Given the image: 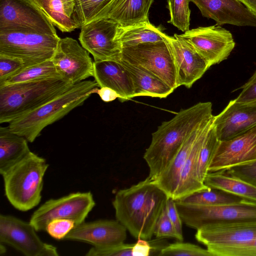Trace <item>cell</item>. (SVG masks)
<instances>
[{"mask_svg":"<svg viewBox=\"0 0 256 256\" xmlns=\"http://www.w3.org/2000/svg\"><path fill=\"white\" fill-rule=\"evenodd\" d=\"M165 209L168 216L174 226L181 241H182L184 239L182 228V221L178 210L175 200L168 197L166 204Z\"/></svg>","mask_w":256,"mask_h":256,"instance_id":"43","label":"cell"},{"mask_svg":"<svg viewBox=\"0 0 256 256\" xmlns=\"http://www.w3.org/2000/svg\"><path fill=\"white\" fill-rule=\"evenodd\" d=\"M246 200L224 190L209 187L176 200L186 204L217 206L237 204Z\"/></svg>","mask_w":256,"mask_h":256,"instance_id":"30","label":"cell"},{"mask_svg":"<svg viewBox=\"0 0 256 256\" xmlns=\"http://www.w3.org/2000/svg\"><path fill=\"white\" fill-rule=\"evenodd\" d=\"M154 235L157 238H172L181 241L174 226L168 216L165 207L156 222Z\"/></svg>","mask_w":256,"mask_h":256,"instance_id":"40","label":"cell"},{"mask_svg":"<svg viewBox=\"0 0 256 256\" xmlns=\"http://www.w3.org/2000/svg\"><path fill=\"white\" fill-rule=\"evenodd\" d=\"M206 248L212 256H256V238L241 243Z\"/></svg>","mask_w":256,"mask_h":256,"instance_id":"35","label":"cell"},{"mask_svg":"<svg viewBox=\"0 0 256 256\" xmlns=\"http://www.w3.org/2000/svg\"><path fill=\"white\" fill-rule=\"evenodd\" d=\"M190 0H167V8L170 16L168 22L185 32L190 30Z\"/></svg>","mask_w":256,"mask_h":256,"instance_id":"34","label":"cell"},{"mask_svg":"<svg viewBox=\"0 0 256 256\" xmlns=\"http://www.w3.org/2000/svg\"><path fill=\"white\" fill-rule=\"evenodd\" d=\"M256 161V126L232 138L220 141L208 172L224 170Z\"/></svg>","mask_w":256,"mask_h":256,"instance_id":"16","label":"cell"},{"mask_svg":"<svg viewBox=\"0 0 256 256\" xmlns=\"http://www.w3.org/2000/svg\"><path fill=\"white\" fill-rule=\"evenodd\" d=\"M240 88L241 92L234 100L238 102L256 104V71Z\"/></svg>","mask_w":256,"mask_h":256,"instance_id":"42","label":"cell"},{"mask_svg":"<svg viewBox=\"0 0 256 256\" xmlns=\"http://www.w3.org/2000/svg\"><path fill=\"white\" fill-rule=\"evenodd\" d=\"M52 24L62 32L81 27L76 13V0H32Z\"/></svg>","mask_w":256,"mask_h":256,"instance_id":"24","label":"cell"},{"mask_svg":"<svg viewBox=\"0 0 256 256\" xmlns=\"http://www.w3.org/2000/svg\"><path fill=\"white\" fill-rule=\"evenodd\" d=\"M130 75L134 86V98L148 96L166 98L174 90L162 80L140 68L119 60Z\"/></svg>","mask_w":256,"mask_h":256,"instance_id":"25","label":"cell"},{"mask_svg":"<svg viewBox=\"0 0 256 256\" xmlns=\"http://www.w3.org/2000/svg\"><path fill=\"white\" fill-rule=\"evenodd\" d=\"M219 142L212 124L200 148L198 159L197 174L198 179L203 183Z\"/></svg>","mask_w":256,"mask_h":256,"instance_id":"33","label":"cell"},{"mask_svg":"<svg viewBox=\"0 0 256 256\" xmlns=\"http://www.w3.org/2000/svg\"><path fill=\"white\" fill-rule=\"evenodd\" d=\"M90 53L70 37L60 38L51 59L61 77L74 84L94 76V62Z\"/></svg>","mask_w":256,"mask_h":256,"instance_id":"14","label":"cell"},{"mask_svg":"<svg viewBox=\"0 0 256 256\" xmlns=\"http://www.w3.org/2000/svg\"><path fill=\"white\" fill-rule=\"evenodd\" d=\"M162 28L152 24L149 20L138 24L122 26H119L116 40L122 47L164 40Z\"/></svg>","mask_w":256,"mask_h":256,"instance_id":"28","label":"cell"},{"mask_svg":"<svg viewBox=\"0 0 256 256\" xmlns=\"http://www.w3.org/2000/svg\"><path fill=\"white\" fill-rule=\"evenodd\" d=\"M175 202L182 221L196 230L208 226L256 220V203L248 200L217 206Z\"/></svg>","mask_w":256,"mask_h":256,"instance_id":"6","label":"cell"},{"mask_svg":"<svg viewBox=\"0 0 256 256\" xmlns=\"http://www.w3.org/2000/svg\"><path fill=\"white\" fill-rule=\"evenodd\" d=\"M134 244H122L103 248H91L86 254L87 256H133Z\"/></svg>","mask_w":256,"mask_h":256,"instance_id":"39","label":"cell"},{"mask_svg":"<svg viewBox=\"0 0 256 256\" xmlns=\"http://www.w3.org/2000/svg\"><path fill=\"white\" fill-rule=\"evenodd\" d=\"M114 0H76V13L81 26L94 20L106 18Z\"/></svg>","mask_w":256,"mask_h":256,"instance_id":"32","label":"cell"},{"mask_svg":"<svg viewBox=\"0 0 256 256\" xmlns=\"http://www.w3.org/2000/svg\"><path fill=\"white\" fill-rule=\"evenodd\" d=\"M95 205L90 192L70 193L46 201L34 212L30 222L37 232L45 231L48 224L58 218L71 220L78 225L85 222Z\"/></svg>","mask_w":256,"mask_h":256,"instance_id":"9","label":"cell"},{"mask_svg":"<svg viewBox=\"0 0 256 256\" xmlns=\"http://www.w3.org/2000/svg\"><path fill=\"white\" fill-rule=\"evenodd\" d=\"M93 77L98 87H108L116 91L121 102L134 98L132 80L120 61L94 62Z\"/></svg>","mask_w":256,"mask_h":256,"instance_id":"21","label":"cell"},{"mask_svg":"<svg viewBox=\"0 0 256 256\" xmlns=\"http://www.w3.org/2000/svg\"><path fill=\"white\" fill-rule=\"evenodd\" d=\"M212 126L219 141L238 136L256 126V104L232 100L214 116Z\"/></svg>","mask_w":256,"mask_h":256,"instance_id":"18","label":"cell"},{"mask_svg":"<svg viewBox=\"0 0 256 256\" xmlns=\"http://www.w3.org/2000/svg\"><path fill=\"white\" fill-rule=\"evenodd\" d=\"M213 117L190 134L167 168L154 180L156 184L168 197L174 200L182 170L186 160L200 132Z\"/></svg>","mask_w":256,"mask_h":256,"instance_id":"22","label":"cell"},{"mask_svg":"<svg viewBox=\"0 0 256 256\" xmlns=\"http://www.w3.org/2000/svg\"><path fill=\"white\" fill-rule=\"evenodd\" d=\"M158 256H212L208 250L198 246L179 241L161 248Z\"/></svg>","mask_w":256,"mask_h":256,"instance_id":"36","label":"cell"},{"mask_svg":"<svg viewBox=\"0 0 256 256\" xmlns=\"http://www.w3.org/2000/svg\"><path fill=\"white\" fill-rule=\"evenodd\" d=\"M152 248L147 240L138 238L134 244L132 248L133 256H148L150 254Z\"/></svg>","mask_w":256,"mask_h":256,"instance_id":"44","label":"cell"},{"mask_svg":"<svg viewBox=\"0 0 256 256\" xmlns=\"http://www.w3.org/2000/svg\"><path fill=\"white\" fill-rule=\"evenodd\" d=\"M119 24L104 18L82 26L78 40L82 46L92 54L94 62L118 61L122 46L116 40Z\"/></svg>","mask_w":256,"mask_h":256,"instance_id":"12","label":"cell"},{"mask_svg":"<svg viewBox=\"0 0 256 256\" xmlns=\"http://www.w3.org/2000/svg\"><path fill=\"white\" fill-rule=\"evenodd\" d=\"M96 94L104 102H108L119 98L120 96L112 89L108 87H102L98 88Z\"/></svg>","mask_w":256,"mask_h":256,"instance_id":"45","label":"cell"},{"mask_svg":"<svg viewBox=\"0 0 256 256\" xmlns=\"http://www.w3.org/2000/svg\"><path fill=\"white\" fill-rule=\"evenodd\" d=\"M256 15V0H238Z\"/></svg>","mask_w":256,"mask_h":256,"instance_id":"46","label":"cell"},{"mask_svg":"<svg viewBox=\"0 0 256 256\" xmlns=\"http://www.w3.org/2000/svg\"><path fill=\"white\" fill-rule=\"evenodd\" d=\"M28 140L8 126L0 127V174H2L30 152Z\"/></svg>","mask_w":256,"mask_h":256,"instance_id":"27","label":"cell"},{"mask_svg":"<svg viewBox=\"0 0 256 256\" xmlns=\"http://www.w3.org/2000/svg\"><path fill=\"white\" fill-rule=\"evenodd\" d=\"M195 238L206 247L246 242L256 238V220L204 228Z\"/></svg>","mask_w":256,"mask_h":256,"instance_id":"20","label":"cell"},{"mask_svg":"<svg viewBox=\"0 0 256 256\" xmlns=\"http://www.w3.org/2000/svg\"><path fill=\"white\" fill-rule=\"evenodd\" d=\"M163 38L171 52L175 66L178 88H190L210 68L206 60L187 42L174 34L164 32Z\"/></svg>","mask_w":256,"mask_h":256,"instance_id":"15","label":"cell"},{"mask_svg":"<svg viewBox=\"0 0 256 256\" xmlns=\"http://www.w3.org/2000/svg\"><path fill=\"white\" fill-rule=\"evenodd\" d=\"M6 252V249L4 246V244L0 242V254H4Z\"/></svg>","mask_w":256,"mask_h":256,"instance_id":"47","label":"cell"},{"mask_svg":"<svg viewBox=\"0 0 256 256\" xmlns=\"http://www.w3.org/2000/svg\"><path fill=\"white\" fill-rule=\"evenodd\" d=\"M48 166L44 158L30 151L2 174L5 196L15 208L26 212L39 204Z\"/></svg>","mask_w":256,"mask_h":256,"instance_id":"5","label":"cell"},{"mask_svg":"<svg viewBox=\"0 0 256 256\" xmlns=\"http://www.w3.org/2000/svg\"><path fill=\"white\" fill-rule=\"evenodd\" d=\"M217 24L256 27V15L238 0H190Z\"/></svg>","mask_w":256,"mask_h":256,"instance_id":"19","label":"cell"},{"mask_svg":"<svg viewBox=\"0 0 256 256\" xmlns=\"http://www.w3.org/2000/svg\"><path fill=\"white\" fill-rule=\"evenodd\" d=\"M120 60L143 68L174 90L178 88L174 64L164 40L122 47Z\"/></svg>","mask_w":256,"mask_h":256,"instance_id":"8","label":"cell"},{"mask_svg":"<svg viewBox=\"0 0 256 256\" xmlns=\"http://www.w3.org/2000/svg\"><path fill=\"white\" fill-rule=\"evenodd\" d=\"M179 36L190 44L210 67L226 60L236 44L230 32L217 24L190 29Z\"/></svg>","mask_w":256,"mask_h":256,"instance_id":"13","label":"cell"},{"mask_svg":"<svg viewBox=\"0 0 256 256\" xmlns=\"http://www.w3.org/2000/svg\"><path fill=\"white\" fill-rule=\"evenodd\" d=\"M36 232L30 222L0 214V242L26 256H58L57 248L43 242Z\"/></svg>","mask_w":256,"mask_h":256,"instance_id":"10","label":"cell"},{"mask_svg":"<svg viewBox=\"0 0 256 256\" xmlns=\"http://www.w3.org/2000/svg\"><path fill=\"white\" fill-rule=\"evenodd\" d=\"M74 85L52 78L0 86V123H10L47 103Z\"/></svg>","mask_w":256,"mask_h":256,"instance_id":"4","label":"cell"},{"mask_svg":"<svg viewBox=\"0 0 256 256\" xmlns=\"http://www.w3.org/2000/svg\"><path fill=\"white\" fill-rule=\"evenodd\" d=\"M212 110L210 102H200L158 127L144 154L151 179L156 180L167 168L190 134L214 116Z\"/></svg>","mask_w":256,"mask_h":256,"instance_id":"1","label":"cell"},{"mask_svg":"<svg viewBox=\"0 0 256 256\" xmlns=\"http://www.w3.org/2000/svg\"><path fill=\"white\" fill-rule=\"evenodd\" d=\"M154 0H114L106 18H110L122 26L146 22Z\"/></svg>","mask_w":256,"mask_h":256,"instance_id":"26","label":"cell"},{"mask_svg":"<svg viewBox=\"0 0 256 256\" xmlns=\"http://www.w3.org/2000/svg\"><path fill=\"white\" fill-rule=\"evenodd\" d=\"M213 118L200 132L186 160L182 170L174 200L209 188L198 179L197 167L200 150L212 126Z\"/></svg>","mask_w":256,"mask_h":256,"instance_id":"23","label":"cell"},{"mask_svg":"<svg viewBox=\"0 0 256 256\" xmlns=\"http://www.w3.org/2000/svg\"><path fill=\"white\" fill-rule=\"evenodd\" d=\"M54 27L32 0H0V30H24L58 36Z\"/></svg>","mask_w":256,"mask_h":256,"instance_id":"11","label":"cell"},{"mask_svg":"<svg viewBox=\"0 0 256 256\" xmlns=\"http://www.w3.org/2000/svg\"><path fill=\"white\" fill-rule=\"evenodd\" d=\"M126 228L118 220H98L76 225L64 240L86 242L98 248L124 243Z\"/></svg>","mask_w":256,"mask_h":256,"instance_id":"17","label":"cell"},{"mask_svg":"<svg viewBox=\"0 0 256 256\" xmlns=\"http://www.w3.org/2000/svg\"><path fill=\"white\" fill-rule=\"evenodd\" d=\"M168 196L148 176L118 190L112 200L117 220L136 238L150 240Z\"/></svg>","mask_w":256,"mask_h":256,"instance_id":"2","label":"cell"},{"mask_svg":"<svg viewBox=\"0 0 256 256\" xmlns=\"http://www.w3.org/2000/svg\"><path fill=\"white\" fill-rule=\"evenodd\" d=\"M220 172L241 179L256 186V161Z\"/></svg>","mask_w":256,"mask_h":256,"instance_id":"41","label":"cell"},{"mask_svg":"<svg viewBox=\"0 0 256 256\" xmlns=\"http://www.w3.org/2000/svg\"><path fill=\"white\" fill-rule=\"evenodd\" d=\"M60 38L24 30H0V54L22 60L24 68L51 60Z\"/></svg>","mask_w":256,"mask_h":256,"instance_id":"7","label":"cell"},{"mask_svg":"<svg viewBox=\"0 0 256 256\" xmlns=\"http://www.w3.org/2000/svg\"><path fill=\"white\" fill-rule=\"evenodd\" d=\"M98 87L95 80L76 84L60 96L12 121L8 126L13 132L32 142L46 126L82 106L92 94L96 93Z\"/></svg>","mask_w":256,"mask_h":256,"instance_id":"3","label":"cell"},{"mask_svg":"<svg viewBox=\"0 0 256 256\" xmlns=\"http://www.w3.org/2000/svg\"><path fill=\"white\" fill-rule=\"evenodd\" d=\"M24 68V64L22 60L0 54V84Z\"/></svg>","mask_w":256,"mask_h":256,"instance_id":"37","label":"cell"},{"mask_svg":"<svg viewBox=\"0 0 256 256\" xmlns=\"http://www.w3.org/2000/svg\"><path fill=\"white\" fill-rule=\"evenodd\" d=\"M210 188L220 189L256 203V186L220 172H208L204 181Z\"/></svg>","mask_w":256,"mask_h":256,"instance_id":"29","label":"cell"},{"mask_svg":"<svg viewBox=\"0 0 256 256\" xmlns=\"http://www.w3.org/2000/svg\"><path fill=\"white\" fill-rule=\"evenodd\" d=\"M52 78L62 77L58 72L52 60H50L23 68L0 84V86Z\"/></svg>","mask_w":256,"mask_h":256,"instance_id":"31","label":"cell"},{"mask_svg":"<svg viewBox=\"0 0 256 256\" xmlns=\"http://www.w3.org/2000/svg\"><path fill=\"white\" fill-rule=\"evenodd\" d=\"M74 221L65 218L54 219L50 222L46 232L52 238L58 240H64L66 236L74 228Z\"/></svg>","mask_w":256,"mask_h":256,"instance_id":"38","label":"cell"}]
</instances>
